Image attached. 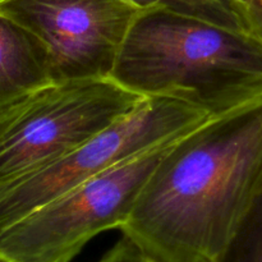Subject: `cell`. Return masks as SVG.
<instances>
[{
	"mask_svg": "<svg viewBox=\"0 0 262 262\" xmlns=\"http://www.w3.org/2000/svg\"><path fill=\"white\" fill-rule=\"evenodd\" d=\"M210 117L171 97H145L140 106L54 163L0 186V233L97 174L182 137Z\"/></svg>",
	"mask_w": 262,
	"mask_h": 262,
	"instance_id": "obj_5",
	"label": "cell"
},
{
	"mask_svg": "<svg viewBox=\"0 0 262 262\" xmlns=\"http://www.w3.org/2000/svg\"><path fill=\"white\" fill-rule=\"evenodd\" d=\"M53 83L46 46L27 28L0 14V109Z\"/></svg>",
	"mask_w": 262,
	"mask_h": 262,
	"instance_id": "obj_7",
	"label": "cell"
},
{
	"mask_svg": "<svg viewBox=\"0 0 262 262\" xmlns=\"http://www.w3.org/2000/svg\"><path fill=\"white\" fill-rule=\"evenodd\" d=\"M110 78L143 97H171L217 118L262 101V41L147 8L130 27Z\"/></svg>",
	"mask_w": 262,
	"mask_h": 262,
	"instance_id": "obj_2",
	"label": "cell"
},
{
	"mask_svg": "<svg viewBox=\"0 0 262 262\" xmlns=\"http://www.w3.org/2000/svg\"><path fill=\"white\" fill-rule=\"evenodd\" d=\"M145 97L112 78L53 83L0 109V186L78 148Z\"/></svg>",
	"mask_w": 262,
	"mask_h": 262,
	"instance_id": "obj_3",
	"label": "cell"
},
{
	"mask_svg": "<svg viewBox=\"0 0 262 262\" xmlns=\"http://www.w3.org/2000/svg\"><path fill=\"white\" fill-rule=\"evenodd\" d=\"M261 193L262 101L178 138L120 232L160 262H217Z\"/></svg>",
	"mask_w": 262,
	"mask_h": 262,
	"instance_id": "obj_1",
	"label": "cell"
},
{
	"mask_svg": "<svg viewBox=\"0 0 262 262\" xmlns=\"http://www.w3.org/2000/svg\"><path fill=\"white\" fill-rule=\"evenodd\" d=\"M140 9L164 8L171 12L201 18L230 30L246 31L230 0H125ZM247 32V31H246Z\"/></svg>",
	"mask_w": 262,
	"mask_h": 262,
	"instance_id": "obj_8",
	"label": "cell"
},
{
	"mask_svg": "<svg viewBox=\"0 0 262 262\" xmlns=\"http://www.w3.org/2000/svg\"><path fill=\"white\" fill-rule=\"evenodd\" d=\"M217 262H262V193Z\"/></svg>",
	"mask_w": 262,
	"mask_h": 262,
	"instance_id": "obj_9",
	"label": "cell"
},
{
	"mask_svg": "<svg viewBox=\"0 0 262 262\" xmlns=\"http://www.w3.org/2000/svg\"><path fill=\"white\" fill-rule=\"evenodd\" d=\"M0 262H12V261L7 260V258H4V257H2V256H0Z\"/></svg>",
	"mask_w": 262,
	"mask_h": 262,
	"instance_id": "obj_12",
	"label": "cell"
},
{
	"mask_svg": "<svg viewBox=\"0 0 262 262\" xmlns=\"http://www.w3.org/2000/svg\"><path fill=\"white\" fill-rule=\"evenodd\" d=\"M177 140L123 161L36 209L0 233V256L12 262H72L100 233L120 230Z\"/></svg>",
	"mask_w": 262,
	"mask_h": 262,
	"instance_id": "obj_4",
	"label": "cell"
},
{
	"mask_svg": "<svg viewBox=\"0 0 262 262\" xmlns=\"http://www.w3.org/2000/svg\"><path fill=\"white\" fill-rule=\"evenodd\" d=\"M245 30L262 41V0H230Z\"/></svg>",
	"mask_w": 262,
	"mask_h": 262,
	"instance_id": "obj_10",
	"label": "cell"
},
{
	"mask_svg": "<svg viewBox=\"0 0 262 262\" xmlns=\"http://www.w3.org/2000/svg\"><path fill=\"white\" fill-rule=\"evenodd\" d=\"M99 262H160L141 250L129 238L123 235L117 245L107 251Z\"/></svg>",
	"mask_w": 262,
	"mask_h": 262,
	"instance_id": "obj_11",
	"label": "cell"
},
{
	"mask_svg": "<svg viewBox=\"0 0 262 262\" xmlns=\"http://www.w3.org/2000/svg\"><path fill=\"white\" fill-rule=\"evenodd\" d=\"M142 10L125 0H0V14L46 46L55 83L110 78Z\"/></svg>",
	"mask_w": 262,
	"mask_h": 262,
	"instance_id": "obj_6",
	"label": "cell"
}]
</instances>
